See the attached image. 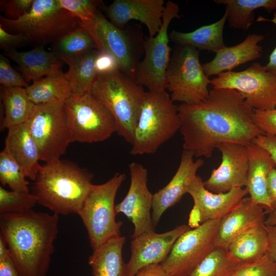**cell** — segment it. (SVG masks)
I'll use <instances>...</instances> for the list:
<instances>
[{"instance_id": "6da1fadb", "label": "cell", "mask_w": 276, "mask_h": 276, "mask_svg": "<svg viewBox=\"0 0 276 276\" xmlns=\"http://www.w3.org/2000/svg\"><path fill=\"white\" fill-rule=\"evenodd\" d=\"M183 150L210 158L218 145H246L265 133L256 124L254 110L235 90L213 88L205 100L177 106Z\"/></svg>"}, {"instance_id": "7a4b0ae2", "label": "cell", "mask_w": 276, "mask_h": 276, "mask_svg": "<svg viewBox=\"0 0 276 276\" xmlns=\"http://www.w3.org/2000/svg\"><path fill=\"white\" fill-rule=\"evenodd\" d=\"M58 220L57 214L33 210L0 215V235L20 276L47 275Z\"/></svg>"}, {"instance_id": "3957f363", "label": "cell", "mask_w": 276, "mask_h": 276, "mask_svg": "<svg viewBox=\"0 0 276 276\" xmlns=\"http://www.w3.org/2000/svg\"><path fill=\"white\" fill-rule=\"evenodd\" d=\"M93 175L65 160L45 163L38 172L33 186L37 203L54 214H78L92 186Z\"/></svg>"}, {"instance_id": "277c9868", "label": "cell", "mask_w": 276, "mask_h": 276, "mask_svg": "<svg viewBox=\"0 0 276 276\" xmlns=\"http://www.w3.org/2000/svg\"><path fill=\"white\" fill-rule=\"evenodd\" d=\"M90 93L110 112L116 132L132 144L146 91L120 70L97 75Z\"/></svg>"}, {"instance_id": "5b68a950", "label": "cell", "mask_w": 276, "mask_h": 276, "mask_svg": "<svg viewBox=\"0 0 276 276\" xmlns=\"http://www.w3.org/2000/svg\"><path fill=\"white\" fill-rule=\"evenodd\" d=\"M180 128L177 106L163 91H146L130 150L132 155L154 153Z\"/></svg>"}, {"instance_id": "8992f818", "label": "cell", "mask_w": 276, "mask_h": 276, "mask_svg": "<svg viewBox=\"0 0 276 276\" xmlns=\"http://www.w3.org/2000/svg\"><path fill=\"white\" fill-rule=\"evenodd\" d=\"M81 20L62 8L58 0H34L29 13L16 19L0 16V26L7 32L26 36L38 46L54 43L80 26Z\"/></svg>"}, {"instance_id": "52a82bcc", "label": "cell", "mask_w": 276, "mask_h": 276, "mask_svg": "<svg viewBox=\"0 0 276 276\" xmlns=\"http://www.w3.org/2000/svg\"><path fill=\"white\" fill-rule=\"evenodd\" d=\"M126 178L125 174L117 173L103 183L93 184L77 214L86 228L93 250L109 239L121 236L122 222L116 220L114 200Z\"/></svg>"}, {"instance_id": "ba28073f", "label": "cell", "mask_w": 276, "mask_h": 276, "mask_svg": "<svg viewBox=\"0 0 276 276\" xmlns=\"http://www.w3.org/2000/svg\"><path fill=\"white\" fill-rule=\"evenodd\" d=\"M177 45L167 69V89L173 102L199 103L209 97L211 83L200 62V51L189 45Z\"/></svg>"}, {"instance_id": "9c48e42d", "label": "cell", "mask_w": 276, "mask_h": 276, "mask_svg": "<svg viewBox=\"0 0 276 276\" xmlns=\"http://www.w3.org/2000/svg\"><path fill=\"white\" fill-rule=\"evenodd\" d=\"M64 109L72 142H103L116 132L112 115L91 93L72 95Z\"/></svg>"}, {"instance_id": "30bf717a", "label": "cell", "mask_w": 276, "mask_h": 276, "mask_svg": "<svg viewBox=\"0 0 276 276\" xmlns=\"http://www.w3.org/2000/svg\"><path fill=\"white\" fill-rule=\"evenodd\" d=\"M27 123L40 160L50 163L59 160L72 143L64 105H36Z\"/></svg>"}, {"instance_id": "8fae6325", "label": "cell", "mask_w": 276, "mask_h": 276, "mask_svg": "<svg viewBox=\"0 0 276 276\" xmlns=\"http://www.w3.org/2000/svg\"><path fill=\"white\" fill-rule=\"evenodd\" d=\"M179 12V6L168 1L159 31L153 37L146 36L143 42L145 54L139 63L134 80L148 91H163L167 89L166 72L170 59L168 28L174 18H180Z\"/></svg>"}, {"instance_id": "7c38bea8", "label": "cell", "mask_w": 276, "mask_h": 276, "mask_svg": "<svg viewBox=\"0 0 276 276\" xmlns=\"http://www.w3.org/2000/svg\"><path fill=\"white\" fill-rule=\"evenodd\" d=\"M211 84L213 88L236 90L254 109L276 108V72L258 62L243 71L222 73L211 80Z\"/></svg>"}, {"instance_id": "4fadbf2b", "label": "cell", "mask_w": 276, "mask_h": 276, "mask_svg": "<svg viewBox=\"0 0 276 276\" xmlns=\"http://www.w3.org/2000/svg\"><path fill=\"white\" fill-rule=\"evenodd\" d=\"M220 219L210 220L190 228L175 241L160 266L169 276H188L215 247Z\"/></svg>"}, {"instance_id": "5bb4252c", "label": "cell", "mask_w": 276, "mask_h": 276, "mask_svg": "<svg viewBox=\"0 0 276 276\" xmlns=\"http://www.w3.org/2000/svg\"><path fill=\"white\" fill-rule=\"evenodd\" d=\"M81 25L91 36L97 49L112 54L117 60L120 71L134 79L139 63L129 34L113 25L99 11L91 20L81 22Z\"/></svg>"}, {"instance_id": "9a60e30c", "label": "cell", "mask_w": 276, "mask_h": 276, "mask_svg": "<svg viewBox=\"0 0 276 276\" xmlns=\"http://www.w3.org/2000/svg\"><path fill=\"white\" fill-rule=\"evenodd\" d=\"M187 193L194 201L188 221L191 228L210 220L221 219L236 208L248 194L246 187L234 188L226 193H213L205 187L202 178L198 175L190 182Z\"/></svg>"}, {"instance_id": "2e32d148", "label": "cell", "mask_w": 276, "mask_h": 276, "mask_svg": "<svg viewBox=\"0 0 276 276\" xmlns=\"http://www.w3.org/2000/svg\"><path fill=\"white\" fill-rule=\"evenodd\" d=\"M130 184L128 191L119 203L115 205L116 213H123L134 226L132 238L150 231H154L150 210L153 194L147 186L148 171L141 164H129Z\"/></svg>"}, {"instance_id": "e0dca14e", "label": "cell", "mask_w": 276, "mask_h": 276, "mask_svg": "<svg viewBox=\"0 0 276 276\" xmlns=\"http://www.w3.org/2000/svg\"><path fill=\"white\" fill-rule=\"evenodd\" d=\"M188 225L177 226L169 231L144 233L131 242V256L126 264L127 276H134L151 264H160L167 258L177 239L190 229Z\"/></svg>"}, {"instance_id": "ac0fdd59", "label": "cell", "mask_w": 276, "mask_h": 276, "mask_svg": "<svg viewBox=\"0 0 276 276\" xmlns=\"http://www.w3.org/2000/svg\"><path fill=\"white\" fill-rule=\"evenodd\" d=\"M222 154L219 166L203 181L205 187L215 193H226L234 188L246 187L248 158L246 146L236 143L220 144Z\"/></svg>"}, {"instance_id": "d6986e66", "label": "cell", "mask_w": 276, "mask_h": 276, "mask_svg": "<svg viewBox=\"0 0 276 276\" xmlns=\"http://www.w3.org/2000/svg\"><path fill=\"white\" fill-rule=\"evenodd\" d=\"M104 9L117 27L123 29L128 21L138 20L147 28L149 36L153 37L162 26L165 5L164 0H115Z\"/></svg>"}, {"instance_id": "ffe728a7", "label": "cell", "mask_w": 276, "mask_h": 276, "mask_svg": "<svg viewBox=\"0 0 276 276\" xmlns=\"http://www.w3.org/2000/svg\"><path fill=\"white\" fill-rule=\"evenodd\" d=\"M193 154L183 150L178 169L169 183L153 194L152 221L155 227L164 213L180 201L187 193L191 180L202 166V158L194 159Z\"/></svg>"}, {"instance_id": "44dd1931", "label": "cell", "mask_w": 276, "mask_h": 276, "mask_svg": "<svg viewBox=\"0 0 276 276\" xmlns=\"http://www.w3.org/2000/svg\"><path fill=\"white\" fill-rule=\"evenodd\" d=\"M265 215L263 208L255 204L250 197L243 198L236 208L220 219L215 236V247L227 248L245 231L265 224Z\"/></svg>"}, {"instance_id": "7402d4cb", "label": "cell", "mask_w": 276, "mask_h": 276, "mask_svg": "<svg viewBox=\"0 0 276 276\" xmlns=\"http://www.w3.org/2000/svg\"><path fill=\"white\" fill-rule=\"evenodd\" d=\"M248 158L247 188L252 202L263 208L266 214L271 212L267 193V179L276 164L263 147L251 142L246 145Z\"/></svg>"}, {"instance_id": "603a6c76", "label": "cell", "mask_w": 276, "mask_h": 276, "mask_svg": "<svg viewBox=\"0 0 276 276\" xmlns=\"http://www.w3.org/2000/svg\"><path fill=\"white\" fill-rule=\"evenodd\" d=\"M261 34H250L240 43L226 47L216 53L215 57L203 64L205 74L209 77L232 70L238 66L262 56V47L258 43L264 39Z\"/></svg>"}, {"instance_id": "cb8c5ba5", "label": "cell", "mask_w": 276, "mask_h": 276, "mask_svg": "<svg viewBox=\"0 0 276 276\" xmlns=\"http://www.w3.org/2000/svg\"><path fill=\"white\" fill-rule=\"evenodd\" d=\"M8 130L5 148L20 166L26 177L34 180L41 165L38 148L27 122Z\"/></svg>"}, {"instance_id": "d4e9b609", "label": "cell", "mask_w": 276, "mask_h": 276, "mask_svg": "<svg viewBox=\"0 0 276 276\" xmlns=\"http://www.w3.org/2000/svg\"><path fill=\"white\" fill-rule=\"evenodd\" d=\"M6 55L17 63L26 81H34L62 72L63 62L53 51H48L42 46L26 51L8 52Z\"/></svg>"}, {"instance_id": "484cf974", "label": "cell", "mask_w": 276, "mask_h": 276, "mask_svg": "<svg viewBox=\"0 0 276 276\" xmlns=\"http://www.w3.org/2000/svg\"><path fill=\"white\" fill-rule=\"evenodd\" d=\"M124 236L112 238L100 246L89 257L93 276H127L122 256Z\"/></svg>"}, {"instance_id": "4316f807", "label": "cell", "mask_w": 276, "mask_h": 276, "mask_svg": "<svg viewBox=\"0 0 276 276\" xmlns=\"http://www.w3.org/2000/svg\"><path fill=\"white\" fill-rule=\"evenodd\" d=\"M268 233L265 224L250 228L235 238L227 247L229 257L239 264L253 262L267 252Z\"/></svg>"}, {"instance_id": "83f0119b", "label": "cell", "mask_w": 276, "mask_h": 276, "mask_svg": "<svg viewBox=\"0 0 276 276\" xmlns=\"http://www.w3.org/2000/svg\"><path fill=\"white\" fill-rule=\"evenodd\" d=\"M227 17L225 10L223 16L217 21L188 33L173 30L169 38L178 45H189L200 51L205 50L216 53L225 46L223 32Z\"/></svg>"}, {"instance_id": "f1b7e54d", "label": "cell", "mask_w": 276, "mask_h": 276, "mask_svg": "<svg viewBox=\"0 0 276 276\" xmlns=\"http://www.w3.org/2000/svg\"><path fill=\"white\" fill-rule=\"evenodd\" d=\"M26 89L29 98L35 105H64L73 95L62 72L34 81Z\"/></svg>"}, {"instance_id": "f546056e", "label": "cell", "mask_w": 276, "mask_h": 276, "mask_svg": "<svg viewBox=\"0 0 276 276\" xmlns=\"http://www.w3.org/2000/svg\"><path fill=\"white\" fill-rule=\"evenodd\" d=\"M4 116L1 129L26 123L35 105L29 98L26 88L2 86Z\"/></svg>"}, {"instance_id": "4dcf8cb0", "label": "cell", "mask_w": 276, "mask_h": 276, "mask_svg": "<svg viewBox=\"0 0 276 276\" xmlns=\"http://www.w3.org/2000/svg\"><path fill=\"white\" fill-rule=\"evenodd\" d=\"M218 4L226 6L228 27L246 30L252 24L254 11L264 8L271 12L276 10V0H215Z\"/></svg>"}, {"instance_id": "1f68e13d", "label": "cell", "mask_w": 276, "mask_h": 276, "mask_svg": "<svg viewBox=\"0 0 276 276\" xmlns=\"http://www.w3.org/2000/svg\"><path fill=\"white\" fill-rule=\"evenodd\" d=\"M98 50H93L68 62V71L64 73L74 95L90 93L97 74L95 61Z\"/></svg>"}, {"instance_id": "d6a6232c", "label": "cell", "mask_w": 276, "mask_h": 276, "mask_svg": "<svg viewBox=\"0 0 276 276\" xmlns=\"http://www.w3.org/2000/svg\"><path fill=\"white\" fill-rule=\"evenodd\" d=\"M53 48L58 57L66 64L97 49L91 36L81 25L54 42Z\"/></svg>"}, {"instance_id": "836d02e7", "label": "cell", "mask_w": 276, "mask_h": 276, "mask_svg": "<svg viewBox=\"0 0 276 276\" xmlns=\"http://www.w3.org/2000/svg\"><path fill=\"white\" fill-rule=\"evenodd\" d=\"M240 264L229 257L226 248L215 247L188 276H232Z\"/></svg>"}, {"instance_id": "e575fe53", "label": "cell", "mask_w": 276, "mask_h": 276, "mask_svg": "<svg viewBox=\"0 0 276 276\" xmlns=\"http://www.w3.org/2000/svg\"><path fill=\"white\" fill-rule=\"evenodd\" d=\"M26 178L20 166L4 148L0 153V181L2 185H8L12 191L29 192V183Z\"/></svg>"}, {"instance_id": "d590c367", "label": "cell", "mask_w": 276, "mask_h": 276, "mask_svg": "<svg viewBox=\"0 0 276 276\" xmlns=\"http://www.w3.org/2000/svg\"><path fill=\"white\" fill-rule=\"evenodd\" d=\"M36 203V196L30 192L8 191L0 186V215L28 212Z\"/></svg>"}, {"instance_id": "8d00e7d4", "label": "cell", "mask_w": 276, "mask_h": 276, "mask_svg": "<svg viewBox=\"0 0 276 276\" xmlns=\"http://www.w3.org/2000/svg\"><path fill=\"white\" fill-rule=\"evenodd\" d=\"M232 276H276V264L266 253L253 262L240 264Z\"/></svg>"}, {"instance_id": "74e56055", "label": "cell", "mask_w": 276, "mask_h": 276, "mask_svg": "<svg viewBox=\"0 0 276 276\" xmlns=\"http://www.w3.org/2000/svg\"><path fill=\"white\" fill-rule=\"evenodd\" d=\"M0 83L3 87L29 86L27 82L20 74L11 65L9 61L3 55H0Z\"/></svg>"}, {"instance_id": "f35d334b", "label": "cell", "mask_w": 276, "mask_h": 276, "mask_svg": "<svg viewBox=\"0 0 276 276\" xmlns=\"http://www.w3.org/2000/svg\"><path fill=\"white\" fill-rule=\"evenodd\" d=\"M34 0L1 1V8L6 18L10 19H18L31 10Z\"/></svg>"}, {"instance_id": "ab89813d", "label": "cell", "mask_w": 276, "mask_h": 276, "mask_svg": "<svg viewBox=\"0 0 276 276\" xmlns=\"http://www.w3.org/2000/svg\"><path fill=\"white\" fill-rule=\"evenodd\" d=\"M254 110V119L265 134L276 136V108L271 110Z\"/></svg>"}, {"instance_id": "60d3db41", "label": "cell", "mask_w": 276, "mask_h": 276, "mask_svg": "<svg viewBox=\"0 0 276 276\" xmlns=\"http://www.w3.org/2000/svg\"><path fill=\"white\" fill-rule=\"evenodd\" d=\"M97 75L105 74L120 70L116 58L110 53L98 51L95 61Z\"/></svg>"}, {"instance_id": "b9f144b4", "label": "cell", "mask_w": 276, "mask_h": 276, "mask_svg": "<svg viewBox=\"0 0 276 276\" xmlns=\"http://www.w3.org/2000/svg\"><path fill=\"white\" fill-rule=\"evenodd\" d=\"M28 43L27 38L21 34L10 33L0 26V48L7 52Z\"/></svg>"}, {"instance_id": "7bdbcfd3", "label": "cell", "mask_w": 276, "mask_h": 276, "mask_svg": "<svg viewBox=\"0 0 276 276\" xmlns=\"http://www.w3.org/2000/svg\"><path fill=\"white\" fill-rule=\"evenodd\" d=\"M60 6L78 17L81 22H87L94 16L90 14L78 0H58Z\"/></svg>"}, {"instance_id": "ee69618b", "label": "cell", "mask_w": 276, "mask_h": 276, "mask_svg": "<svg viewBox=\"0 0 276 276\" xmlns=\"http://www.w3.org/2000/svg\"><path fill=\"white\" fill-rule=\"evenodd\" d=\"M252 142L265 149L276 164V136L266 134L261 135Z\"/></svg>"}, {"instance_id": "f6af8a7d", "label": "cell", "mask_w": 276, "mask_h": 276, "mask_svg": "<svg viewBox=\"0 0 276 276\" xmlns=\"http://www.w3.org/2000/svg\"><path fill=\"white\" fill-rule=\"evenodd\" d=\"M267 193L270 201L271 212L276 211V168L270 172L267 179Z\"/></svg>"}, {"instance_id": "bcb514c9", "label": "cell", "mask_w": 276, "mask_h": 276, "mask_svg": "<svg viewBox=\"0 0 276 276\" xmlns=\"http://www.w3.org/2000/svg\"><path fill=\"white\" fill-rule=\"evenodd\" d=\"M265 226L268 238L266 254L276 264V225Z\"/></svg>"}, {"instance_id": "7dc6e473", "label": "cell", "mask_w": 276, "mask_h": 276, "mask_svg": "<svg viewBox=\"0 0 276 276\" xmlns=\"http://www.w3.org/2000/svg\"><path fill=\"white\" fill-rule=\"evenodd\" d=\"M0 276H20L11 257L0 260Z\"/></svg>"}, {"instance_id": "c3c4849f", "label": "cell", "mask_w": 276, "mask_h": 276, "mask_svg": "<svg viewBox=\"0 0 276 276\" xmlns=\"http://www.w3.org/2000/svg\"><path fill=\"white\" fill-rule=\"evenodd\" d=\"M134 276H169L160 264H151L141 269Z\"/></svg>"}, {"instance_id": "681fc988", "label": "cell", "mask_w": 276, "mask_h": 276, "mask_svg": "<svg viewBox=\"0 0 276 276\" xmlns=\"http://www.w3.org/2000/svg\"><path fill=\"white\" fill-rule=\"evenodd\" d=\"M269 21L276 25V13H274V17L272 19H267L261 16H259L257 21ZM266 68L271 71L276 72V47L273 49L269 55V60L265 65Z\"/></svg>"}, {"instance_id": "f907efd6", "label": "cell", "mask_w": 276, "mask_h": 276, "mask_svg": "<svg viewBox=\"0 0 276 276\" xmlns=\"http://www.w3.org/2000/svg\"><path fill=\"white\" fill-rule=\"evenodd\" d=\"M10 257V253L7 243L3 237L0 235V260Z\"/></svg>"}, {"instance_id": "816d5d0a", "label": "cell", "mask_w": 276, "mask_h": 276, "mask_svg": "<svg viewBox=\"0 0 276 276\" xmlns=\"http://www.w3.org/2000/svg\"><path fill=\"white\" fill-rule=\"evenodd\" d=\"M265 225H276V211L272 212L269 214V216L265 220Z\"/></svg>"}]
</instances>
